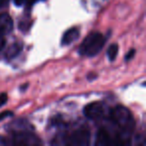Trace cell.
Wrapping results in <instances>:
<instances>
[{
  "label": "cell",
  "mask_w": 146,
  "mask_h": 146,
  "mask_svg": "<svg viewBox=\"0 0 146 146\" xmlns=\"http://www.w3.org/2000/svg\"><path fill=\"white\" fill-rule=\"evenodd\" d=\"M5 46V39L4 37H0V51L2 50Z\"/></svg>",
  "instance_id": "16"
},
{
  "label": "cell",
  "mask_w": 146,
  "mask_h": 146,
  "mask_svg": "<svg viewBox=\"0 0 146 146\" xmlns=\"http://www.w3.org/2000/svg\"><path fill=\"white\" fill-rule=\"evenodd\" d=\"M90 142V131L86 126L80 127L65 135L61 144H66L71 146H85Z\"/></svg>",
  "instance_id": "3"
},
{
  "label": "cell",
  "mask_w": 146,
  "mask_h": 146,
  "mask_svg": "<svg viewBox=\"0 0 146 146\" xmlns=\"http://www.w3.org/2000/svg\"><path fill=\"white\" fill-rule=\"evenodd\" d=\"M7 2H8V0H0V8L4 6Z\"/></svg>",
  "instance_id": "17"
},
{
  "label": "cell",
  "mask_w": 146,
  "mask_h": 146,
  "mask_svg": "<svg viewBox=\"0 0 146 146\" xmlns=\"http://www.w3.org/2000/svg\"><path fill=\"white\" fill-rule=\"evenodd\" d=\"M80 35V29L78 27H71L68 30L64 32L61 39V44L62 45H69L76 40Z\"/></svg>",
  "instance_id": "8"
},
{
  "label": "cell",
  "mask_w": 146,
  "mask_h": 146,
  "mask_svg": "<svg viewBox=\"0 0 146 146\" xmlns=\"http://www.w3.org/2000/svg\"><path fill=\"white\" fill-rule=\"evenodd\" d=\"M15 3V5L16 6H22V5L26 4V1L27 0H13Z\"/></svg>",
  "instance_id": "14"
},
{
  "label": "cell",
  "mask_w": 146,
  "mask_h": 146,
  "mask_svg": "<svg viewBox=\"0 0 146 146\" xmlns=\"http://www.w3.org/2000/svg\"><path fill=\"white\" fill-rule=\"evenodd\" d=\"M111 122L118 128V134L123 141L124 145L130 143V135L135 127V121L129 109L124 106L118 105L109 112Z\"/></svg>",
  "instance_id": "1"
},
{
  "label": "cell",
  "mask_w": 146,
  "mask_h": 146,
  "mask_svg": "<svg viewBox=\"0 0 146 146\" xmlns=\"http://www.w3.org/2000/svg\"><path fill=\"white\" fill-rule=\"evenodd\" d=\"M23 49V44L21 42H14L5 51V57L7 59H13L21 53Z\"/></svg>",
  "instance_id": "9"
},
{
  "label": "cell",
  "mask_w": 146,
  "mask_h": 146,
  "mask_svg": "<svg viewBox=\"0 0 146 146\" xmlns=\"http://www.w3.org/2000/svg\"><path fill=\"white\" fill-rule=\"evenodd\" d=\"M118 50H119V48H118V44H116V43H113V44H111L108 47L107 57L110 61H114L116 59L118 54Z\"/></svg>",
  "instance_id": "10"
},
{
  "label": "cell",
  "mask_w": 146,
  "mask_h": 146,
  "mask_svg": "<svg viewBox=\"0 0 146 146\" xmlns=\"http://www.w3.org/2000/svg\"><path fill=\"white\" fill-rule=\"evenodd\" d=\"M9 143L12 145H24V146H34L40 145L42 142L40 141L36 135H34L33 131L22 132V133L13 134Z\"/></svg>",
  "instance_id": "5"
},
{
  "label": "cell",
  "mask_w": 146,
  "mask_h": 146,
  "mask_svg": "<svg viewBox=\"0 0 146 146\" xmlns=\"http://www.w3.org/2000/svg\"><path fill=\"white\" fill-rule=\"evenodd\" d=\"M83 113L85 117L89 120L98 121V120L103 119L107 114V109L104 103L99 101H94L87 104L84 107Z\"/></svg>",
  "instance_id": "4"
},
{
  "label": "cell",
  "mask_w": 146,
  "mask_h": 146,
  "mask_svg": "<svg viewBox=\"0 0 146 146\" xmlns=\"http://www.w3.org/2000/svg\"><path fill=\"white\" fill-rule=\"evenodd\" d=\"M11 114L12 113L9 112V111H5V112H2V113H0V120H2V119H4V118L8 117V116H10Z\"/></svg>",
  "instance_id": "15"
},
{
  "label": "cell",
  "mask_w": 146,
  "mask_h": 146,
  "mask_svg": "<svg viewBox=\"0 0 146 146\" xmlns=\"http://www.w3.org/2000/svg\"><path fill=\"white\" fill-rule=\"evenodd\" d=\"M105 44V37L100 32H92L86 37L79 46V54L82 56L94 57L101 51Z\"/></svg>",
  "instance_id": "2"
},
{
  "label": "cell",
  "mask_w": 146,
  "mask_h": 146,
  "mask_svg": "<svg viewBox=\"0 0 146 146\" xmlns=\"http://www.w3.org/2000/svg\"><path fill=\"white\" fill-rule=\"evenodd\" d=\"M134 55H135V50H134V49H131V50H130L129 52H128L127 54H126L125 60L128 61V60H130V59H132V58H133Z\"/></svg>",
  "instance_id": "12"
},
{
  "label": "cell",
  "mask_w": 146,
  "mask_h": 146,
  "mask_svg": "<svg viewBox=\"0 0 146 146\" xmlns=\"http://www.w3.org/2000/svg\"><path fill=\"white\" fill-rule=\"evenodd\" d=\"M8 144H9L8 138H5L0 135V145H8Z\"/></svg>",
  "instance_id": "13"
},
{
  "label": "cell",
  "mask_w": 146,
  "mask_h": 146,
  "mask_svg": "<svg viewBox=\"0 0 146 146\" xmlns=\"http://www.w3.org/2000/svg\"><path fill=\"white\" fill-rule=\"evenodd\" d=\"M7 131L13 135V134L17 133H22V132H28L33 131V127L27 120L24 119H18L15 121L11 122L8 126H7Z\"/></svg>",
  "instance_id": "6"
},
{
  "label": "cell",
  "mask_w": 146,
  "mask_h": 146,
  "mask_svg": "<svg viewBox=\"0 0 146 146\" xmlns=\"http://www.w3.org/2000/svg\"><path fill=\"white\" fill-rule=\"evenodd\" d=\"M13 29V20L7 13L0 14V37H4Z\"/></svg>",
  "instance_id": "7"
},
{
  "label": "cell",
  "mask_w": 146,
  "mask_h": 146,
  "mask_svg": "<svg viewBox=\"0 0 146 146\" xmlns=\"http://www.w3.org/2000/svg\"><path fill=\"white\" fill-rule=\"evenodd\" d=\"M8 100V97H7L6 93H1L0 94V106H3Z\"/></svg>",
  "instance_id": "11"
}]
</instances>
